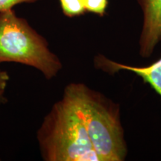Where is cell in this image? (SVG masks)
Returning <instances> with one entry per match:
<instances>
[{"label": "cell", "mask_w": 161, "mask_h": 161, "mask_svg": "<svg viewBox=\"0 0 161 161\" xmlns=\"http://www.w3.org/2000/svg\"><path fill=\"white\" fill-rule=\"evenodd\" d=\"M94 66L97 69L115 73L120 70L134 72L148 84L161 98V58L147 66H134L119 64L108 59L104 55H98L94 58Z\"/></svg>", "instance_id": "5b68a950"}, {"label": "cell", "mask_w": 161, "mask_h": 161, "mask_svg": "<svg viewBox=\"0 0 161 161\" xmlns=\"http://www.w3.org/2000/svg\"><path fill=\"white\" fill-rule=\"evenodd\" d=\"M137 1L143 15L140 54L142 58H148L161 41V0Z\"/></svg>", "instance_id": "277c9868"}, {"label": "cell", "mask_w": 161, "mask_h": 161, "mask_svg": "<svg viewBox=\"0 0 161 161\" xmlns=\"http://www.w3.org/2000/svg\"><path fill=\"white\" fill-rule=\"evenodd\" d=\"M60 8L66 17L72 18L85 14L84 0H59Z\"/></svg>", "instance_id": "8992f818"}, {"label": "cell", "mask_w": 161, "mask_h": 161, "mask_svg": "<svg viewBox=\"0 0 161 161\" xmlns=\"http://www.w3.org/2000/svg\"><path fill=\"white\" fill-rule=\"evenodd\" d=\"M38 0H0V12L13 9L15 5L23 3H34Z\"/></svg>", "instance_id": "ba28073f"}, {"label": "cell", "mask_w": 161, "mask_h": 161, "mask_svg": "<svg viewBox=\"0 0 161 161\" xmlns=\"http://www.w3.org/2000/svg\"><path fill=\"white\" fill-rule=\"evenodd\" d=\"M2 101H3V99H2V98H0V102H2Z\"/></svg>", "instance_id": "30bf717a"}, {"label": "cell", "mask_w": 161, "mask_h": 161, "mask_svg": "<svg viewBox=\"0 0 161 161\" xmlns=\"http://www.w3.org/2000/svg\"><path fill=\"white\" fill-rule=\"evenodd\" d=\"M37 140L45 161H100L75 106L64 95L44 116Z\"/></svg>", "instance_id": "7a4b0ae2"}, {"label": "cell", "mask_w": 161, "mask_h": 161, "mask_svg": "<svg viewBox=\"0 0 161 161\" xmlns=\"http://www.w3.org/2000/svg\"><path fill=\"white\" fill-rule=\"evenodd\" d=\"M63 95L75 106L100 161L124 160L128 150L117 104L82 83L68 84Z\"/></svg>", "instance_id": "6da1fadb"}, {"label": "cell", "mask_w": 161, "mask_h": 161, "mask_svg": "<svg viewBox=\"0 0 161 161\" xmlns=\"http://www.w3.org/2000/svg\"><path fill=\"white\" fill-rule=\"evenodd\" d=\"M10 80V76L7 72L5 70L0 69V98L5 99V90L8 86V84Z\"/></svg>", "instance_id": "9c48e42d"}, {"label": "cell", "mask_w": 161, "mask_h": 161, "mask_svg": "<svg viewBox=\"0 0 161 161\" xmlns=\"http://www.w3.org/2000/svg\"><path fill=\"white\" fill-rule=\"evenodd\" d=\"M86 12L103 17L108 7V0H84Z\"/></svg>", "instance_id": "52a82bcc"}, {"label": "cell", "mask_w": 161, "mask_h": 161, "mask_svg": "<svg viewBox=\"0 0 161 161\" xmlns=\"http://www.w3.org/2000/svg\"><path fill=\"white\" fill-rule=\"evenodd\" d=\"M3 63L31 66L48 80L55 78L63 68L48 40L13 9L0 12V64Z\"/></svg>", "instance_id": "3957f363"}]
</instances>
